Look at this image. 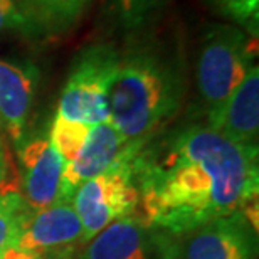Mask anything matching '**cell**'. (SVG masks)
Instances as JSON below:
<instances>
[{
  "mask_svg": "<svg viewBox=\"0 0 259 259\" xmlns=\"http://www.w3.org/2000/svg\"><path fill=\"white\" fill-rule=\"evenodd\" d=\"M226 17L239 25L251 35L257 37L259 32V0H210Z\"/></svg>",
  "mask_w": 259,
  "mask_h": 259,
  "instance_id": "e0dca14e",
  "label": "cell"
},
{
  "mask_svg": "<svg viewBox=\"0 0 259 259\" xmlns=\"http://www.w3.org/2000/svg\"><path fill=\"white\" fill-rule=\"evenodd\" d=\"M9 174H10V160L9 153L5 150V145L0 138V194L5 192H15L12 185L9 184Z\"/></svg>",
  "mask_w": 259,
  "mask_h": 259,
  "instance_id": "d6986e66",
  "label": "cell"
},
{
  "mask_svg": "<svg viewBox=\"0 0 259 259\" xmlns=\"http://www.w3.org/2000/svg\"><path fill=\"white\" fill-rule=\"evenodd\" d=\"M150 227L138 214L121 217L86 242L79 259H150Z\"/></svg>",
  "mask_w": 259,
  "mask_h": 259,
  "instance_id": "7c38bea8",
  "label": "cell"
},
{
  "mask_svg": "<svg viewBox=\"0 0 259 259\" xmlns=\"http://www.w3.org/2000/svg\"><path fill=\"white\" fill-rule=\"evenodd\" d=\"M135 157L82 182L72 195L71 204L81 221L84 244L111 222L138 212V190L133 184Z\"/></svg>",
  "mask_w": 259,
  "mask_h": 259,
  "instance_id": "5b68a950",
  "label": "cell"
},
{
  "mask_svg": "<svg viewBox=\"0 0 259 259\" xmlns=\"http://www.w3.org/2000/svg\"><path fill=\"white\" fill-rule=\"evenodd\" d=\"M40 27L66 29L82 14L77 0H22Z\"/></svg>",
  "mask_w": 259,
  "mask_h": 259,
  "instance_id": "5bb4252c",
  "label": "cell"
},
{
  "mask_svg": "<svg viewBox=\"0 0 259 259\" xmlns=\"http://www.w3.org/2000/svg\"><path fill=\"white\" fill-rule=\"evenodd\" d=\"M77 2H79V5H81V7H82V9H86V5H88V4H90V2H91V0H77Z\"/></svg>",
  "mask_w": 259,
  "mask_h": 259,
  "instance_id": "44dd1931",
  "label": "cell"
},
{
  "mask_svg": "<svg viewBox=\"0 0 259 259\" xmlns=\"http://www.w3.org/2000/svg\"><path fill=\"white\" fill-rule=\"evenodd\" d=\"M184 79L172 58L155 48L120 56L108 101V123L128 142L148 143L182 106Z\"/></svg>",
  "mask_w": 259,
  "mask_h": 259,
  "instance_id": "7a4b0ae2",
  "label": "cell"
},
{
  "mask_svg": "<svg viewBox=\"0 0 259 259\" xmlns=\"http://www.w3.org/2000/svg\"><path fill=\"white\" fill-rule=\"evenodd\" d=\"M35 67L0 59V123L17 145H22L35 91Z\"/></svg>",
  "mask_w": 259,
  "mask_h": 259,
  "instance_id": "8fae6325",
  "label": "cell"
},
{
  "mask_svg": "<svg viewBox=\"0 0 259 259\" xmlns=\"http://www.w3.org/2000/svg\"><path fill=\"white\" fill-rule=\"evenodd\" d=\"M29 212V205L17 192L0 194V259L15 249Z\"/></svg>",
  "mask_w": 259,
  "mask_h": 259,
  "instance_id": "4fadbf2b",
  "label": "cell"
},
{
  "mask_svg": "<svg viewBox=\"0 0 259 259\" xmlns=\"http://www.w3.org/2000/svg\"><path fill=\"white\" fill-rule=\"evenodd\" d=\"M252 37L241 27L212 25L197 59V90L207 120L221 110L252 66Z\"/></svg>",
  "mask_w": 259,
  "mask_h": 259,
  "instance_id": "3957f363",
  "label": "cell"
},
{
  "mask_svg": "<svg viewBox=\"0 0 259 259\" xmlns=\"http://www.w3.org/2000/svg\"><path fill=\"white\" fill-rule=\"evenodd\" d=\"M22 167L20 197L30 210L59 204L61 184L66 162L49 138H32L19 147Z\"/></svg>",
  "mask_w": 259,
  "mask_h": 259,
  "instance_id": "9c48e42d",
  "label": "cell"
},
{
  "mask_svg": "<svg viewBox=\"0 0 259 259\" xmlns=\"http://www.w3.org/2000/svg\"><path fill=\"white\" fill-rule=\"evenodd\" d=\"M162 0H113L118 17L130 27L142 24L148 14L158 7Z\"/></svg>",
  "mask_w": 259,
  "mask_h": 259,
  "instance_id": "ac0fdd59",
  "label": "cell"
},
{
  "mask_svg": "<svg viewBox=\"0 0 259 259\" xmlns=\"http://www.w3.org/2000/svg\"><path fill=\"white\" fill-rule=\"evenodd\" d=\"M79 244H84L79 217L71 202H61L29 212L15 249L40 259H66Z\"/></svg>",
  "mask_w": 259,
  "mask_h": 259,
  "instance_id": "8992f818",
  "label": "cell"
},
{
  "mask_svg": "<svg viewBox=\"0 0 259 259\" xmlns=\"http://www.w3.org/2000/svg\"><path fill=\"white\" fill-rule=\"evenodd\" d=\"M147 143L128 142L111 123H100L90 126L86 142L79 155L71 163L64 165L63 184H61V202H71L77 187L96 175H100L121 160L135 157Z\"/></svg>",
  "mask_w": 259,
  "mask_h": 259,
  "instance_id": "52a82bcc",
  "label": "cell"
},
{
  "mask_svg": "<svg viewBox=\"0 0 259 259\" xmlns=\"http://www.w3.org/2000/svg\"><path fill=\"white\" fill-rule=\"evenodd\" d=\"M120 56L115 48L106 44L81 51L66 79L56 115L86 126L108 121V101Z\"/></svg>",
  "mask_w": 259,
  "mask_h": 259,
  "instance_id": "277c9868",
  "label": "cell"
},
{
  "mask_svg": "<svg viewBox=\"0 0 259 259\" xmlns=\"http://www.w3.org/2000/svg\"><path fill=\"white\" fill-rule=\"evenodd\" d=\"M207 126L232 142L257 148L259 138V69L252 64Z\"/></svg>",
  "mask_w": 259,
  "mask_h": 259,
  "instance_id": "30bf717a",
  "label": "cell"
},
{
  "mask_svg": "<svg viewBox=\"0 0 259 259\" xmlns=\"http://www.w3.org/2000/svg\"><path fill=\"white\" fill-rule=\"evenodd\" d=\"M257 148L202 125L148 142L133 160L140 215L150 229L185 236L217 217L246 210L257 199Z\"/></svg>",
  "mask_w": 259,
  "mask_h": 259,
  "instance_id": "6da1fadb",
  "label": "cell"
},
{
  "mask_svg": "<svg viewBox=\"0 0 259 259\" xmlns=\"http://www.w3.org/2000/svg\"><path fill=\"white\" fill-rule=\"evenodd\" d=\"M40 25L22 0H0V35L37 34Z\"/></svg>",
  "mask_w": 259,
  "mask_h": 259,
  "instance_id": "2e32d148",
  "label": "cell"
},
{
  "mask_svg": "<svg viewBox=\"0 0 259 259\" xmlns=\"http://www.w3.org/2000/svg\"><path fill=\"white\" fill-rule=\"evenodd\" d=\"M184 259H256L257 232L244 210L222 215L187 232Z\"/></svg>",
  "mask_w": 259,
  "mask_h": 259,
  "instance_id": "ba28073f",
  "label": "cell"
},
{
  "mask_svg": "<svg viewBox=\"0 0 259 259\" xmlns=\"http://www.w3.org/2000/svg\"><path fill=\"white\" fill-rule=\"evenodd\" d=\"M4 259H40L39 256L32 254V252H27V251H17V249H12L7 252V256Z\"/></svg>",
  "mask_w": 259,
  "mask_h": 259,
  "instance_id": "ffe728a7",
  "label": "cell"
},
{
  "mask_svg": "<svg viewBox=\"0 0 259 259\" xmlns=\"http://www.w3.org/2000/svg\"><path fill=\"white\" fill-rule=\"evenodd\" d=\"M88 132H90V126L56 115L48 138L64 162L71 163L79 155L82 145L86 142Z\"/></svg>",
  "mask_w": 259,
  "mask_h": 259,
  "instance_id": "9a60e30c",
  "label": "cell"
}]
</instances>
